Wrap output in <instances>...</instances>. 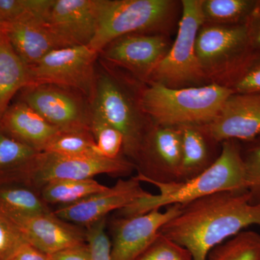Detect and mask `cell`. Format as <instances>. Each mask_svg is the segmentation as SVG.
<instances>
[{
    "label": "cell",
    "instance_id": "cb8c5ba5",
    "mask_svg": "<svg viewBox=\"0 0 260 260\" xmlns=\"http://www.w3.org/2000/svg\"><path fill=\"white\" fill-rule=\"evenodd\" d=\"M107 188L94 179H64L47 183L39 193L48 205L61 207L74 204Z\"/></svg>",
    "mask_w": 260,
    "mask_h": 260
},
{
    "label": "cell",
    "instance_id": "5bb4252c",
    "mask_svg": "<svg viewBox=\"0 0 260 260\" xmlns=\"http://www.w3.org/2000/svg\"><path fill=\"white\" fill-rule=\"evenodd\" d=\"M148 193L135 177L120 179L112 187L74 204L59 207L53 213L65 221L87 228L107 218L111 212L126 208Z\"/></svg>",
    "mask_w": 260,
    "mask_h": 260
},
{
    "label": "cell",
    "instance_id": "3957f363",
    "mask_svg": "<svg viewBox=\"0 0 260 260\" xmlns=\"http://www.w3.org/2000/svg\"><path fill=\"white\" fill-rule=\"evenodd\" d=\"M233 93L230 88L218 83L181 88L150 83L140 92L138 102L142 112L154 124L202 126L216 118Z\"/></svg>",
    "mask_w": 260,
    "mask_h": 260
},
{
    "label": "cell",
    "instance_id": "52a82bcc",
    "mask_svg": "<svg viewBox=\"0 0 260 260\" xmlns=\"http://www.w3.org/2000/svg\"><path fill=\"white\" fill-rule=\"evenodd\" d=\"M251 51L246 24H203L197 37V57L208 83L225 85Z\"/></svg>",
    "mask_w": 260,
    "mask_h": 260
},
{
    "label": "cell",
    "instance_id": "74e56055",
    "mask_svg": "<svg viewBox=\"0 0 260 260\" xmlns=\"http://www.w3.org/2000/svg\"><path fill=\"white\" fill-rule=\"evenodd\" d=\"M1 32H1V29H0V34H1Z\"/></svg>",
    "mask_w": 260,
    "mask_h": 260
},
{
    "label": "cell",
    "instance_id": "f1b7e54d",
    "mask_svg": "<svg viewBox=\"0 0 260 260\" xmlns=\"http://www.w3.org/2000/svg\"><path fill=\"white\" fill-rule=\"evenodd\" d=\"M90 129L99 156L110 159L122 157L124 138L117 129L92 112Z\"/></svg>",
    "mask_w": 260,
    "mask_h": 260
},
{
    "label": "cell",
    "instance_id": "e0dca14e",
    "mask_svg": "<svg viewBox=\"0 0 260 260\" xmlns=\"http://www.w3.org/2000/svg\"><path fill=\"white\" fill-rule=\"evenodd\" d=\"M103 0H54L49 23L68 47L87 46L99 28Z\"/></svg>",
    "mask_w": 260,
    "mask_h": 260
},
{
    "label": "cell",
    "instance_id": "f546056e",
    "mask_svg": "<svg viewBox=\"0 0 260 260\" xmlns=\"http://www.w3.org/2000/svg\"><path fill=\"white\" fill-rule=\"evenodd\" d=\"M234 93L260 94V50H252L225 83Z\"/></svg>",
    "mask_w": 260,
    "mask_h": 260
},
{
    "label": "cell",
    "instance_id": "603a6c76",
    "mask_svg": "<svg viewBox=\"0 0 260 260\" xmlns=\"http://www.w3.org/2000/svg\"><path fill=\"white\" fill-rule=\"evenodd\" d=\"M0 210L7 216H27L51 213L39 191L25 184L0 185Z\"/></svg>",
    "mask_w": 260,
    "mask_h": 260
},
{
    "label": "cell",
    "instance_id": "2e32d148",
    "mask_svg": "<svg viewBox=\"0 0 260 260\" xmlns=\"http://www.w3.org/2000/svg\"><path fill=\"white\" fill-rule=\"evenodd\" d=\"M8 217L29 244L47 255L86 243L85 228L58 218L53 211Z\"/></svg>",
    "mask_w": 260,
    "mask_h": 260
},
{
    "label": "cell",
    "instance_id": "4fadbf2b",
    "mask_svg": "<svg viewBox=\"0 0 260 260\" xmlns=\"http://www.w3.org/2000/svg\"><path fill=\"white\" fill-rule=\"evenodd\" d=\"M164 34H132L115 39L100 53L103 59L148 82L172 47Z\"/></svg>",
    "mask_w": 260,
    "mask_h": 260
},
{
    "label": "cell",
    "instance_id": "277c9868",
    "mask_svg": "<svg viewBox=\"0 0 260 260\" xmlns=\"http://www.w3.org/2000/svg\"><path fill=\"white\" fill-rule=\"evenodd\" d=\"M173 0H103L99 28L88 47L98 54L113 41L132 34H164L177 14Z\"/></svg>",
    "mask_w": 260,
    "mask_h": 260
},
{
    "label": "cell",
    "instance_id": "d6a6232c",
    "mask_svg": "<svg viewBox=\"0 0 260 260\" xmlns=\"http://www.w3.org/2000/svg\"><path fill=\"white\" fill-rule=\"evenodd\" d=\"M107 220V218H103L85 228L86 244L91 260H112L111 256L112 244L106 231Z\"/></svg>",
    "mask_w": 260,
    "mask_h": 260
},
{
    "label": "cell",
    "instance_id": "8fae6325",
    "mask_svg": "<svg viewBox=\"0 0 260 260\" xmlns=\"http://www.w3.org/2000/svg\"><path fill=\"white\" fill-rule=\"evenodd\" d=\"M20 92V102L60 131L90 130V103L78 92L52 85H34Z\"/></svg>",
    "mask_w": 260,
    "mask_h": 260
},
{
    "label": "cell",
    "instance_id": "8992f818",
    "mask_svg": "<svg viewBox=\"0 0 260 260\" xmlns=\"http://www.w3.org/2000/svg\"><path fill=\"white\" fill-rule=\"evenodd\" d=\"M91 112L114 126L124 138L123 155L134 162L151 121L143 114L139 102L115 77L108 73L97 75Z\"/></svg>",
    "mask_w": 260,
    "mask_h": 260
},
{
    "label": "cell",
    "instance_id": "9c48e42d",
    "mask_svg": "<svg viewBox=\"0 0 260 260\" xmlns=\"http://www.w3.org/2000/svg\"><path fill=\"white\" fill-rule=\"evenodd\" d=\"M135 169L134 162L123 156L110 159L97 155L70 156L43 151L39 152L32 160L28 182L39 191L51 181L93 179L100 174L124 177Z\"/></svg>",
    "mask_w": 260,
    "mask_h": 260
},
{
    "label": "cell",
    "instance_id": "d4e9b609",
    "mask_svg": "<svg viewBox=\"0 0 260 260\" xmlns=\"http://www.w3.org/2000/svg\"><path fill=\"white\" fill-rule=\"evenodd\" d=\"M256 0H202L203 24L244 25Z\"/></svg>",
    "mask_w": 260,
    "mask_h": 260
},
{
    "label": "cell",
    "instance_id": "4316f807",
    "mask_svg": "<svg viewBox=\"0 0 260 260\" xmlns=\"http://www.w3.org/2000/svg\"><path fill=\"white\" fill-rule=\"evenodd\" d=\"M54 0H0V26L22 21L48 22Z\"/></svg>",
    "mask_w": 260,
    "mask_h": 260
},
{
    "label": "cell",
    "instance_id": "8d00e7d4",
    "mask_svg": "<svg viewBox=\"0 0 260 260\" xmlns=\"http://www.w3.org/2000/svg\"><path fill=\"white\" fill-rule=\"evenodd\" d=\"M10 260H49V258L47 254L28 243L22 246Z\"/></svg>",
    "mask_w": 260,
    "mask_h": 260
},
{
    "label": "cell",
    "instance_id": "ac0fdd59",
    "mask_svg": "<svg viewBox=\"0 0 260 260\" xmlns=\"http://www.w3.org/2000/svg\"><path fill=\"white\" fill-rule=\"evenodd\" d=\"M0 29L28 68L37 64L51 51L69 47L48 22H18L1 25Z\"/></svg>",
    "mask_w": 260,
    "mask_h": 260
},
{
    "label": "cell",
    "instance_id": "e575fe53",
    "mask_svg": "<svg viewBox=\"0 0 260 260\" xmlns=\"http://www.w3.org/2000/svg\"><path fill=\"white\" fill-rule=\"evenodd\" d=\"M246 27L251 50H260V0H256Z\"/></svg>",
    "mask_w": 260,
    "mask_h": 260
},
{
    "label": "cell",
    "instance_id": "d6986e66",
    "mask_svg": "<svg viewBox=\"0 0 260 260\" xmlns=\"http://www.w3.org/2000/svg\"><path fill=\"white\" fill-rule=\"evenodd\" d=\"M0 131L42 152L60 130L25 103L18 101L11 104L2 117Z\"/></svg>",
    "mask_w": 260,
    "mask_h": 260
},
{
    "label": "cell",
    "instance_id": "836d02e7",
    "mask_svg": "<svg viewBox=\"0 0 260 260\" xmlns=\"http://www.w3.org/2000/svg\"><path fill=\"white\" fill-rule=\"evenodd\" d=\"M25 244L15 224L0 210V260H10Z\"/></svg>",
    "mask_w": 260,
    "mask_h": 260
},
{
    "label": "cell",
    "instance_id": "5b68a950",
    "mask_svg": "<svg viewBox=\"0 0 260 260\" xmlns=\"http://www.w3.org/2000/svg\"><path fill=\"white\" fill-rule=\"evenodd\" d=\"M181 16L177 37L167 55L154 70L147 83L181 88L208 84L200 70L196 40L203 25L202 0L181 1Z\"/></svg>",
    "mask_w": 260,
    "mask_h": 260
},
{
    "label": "cell",
    "instance_id": "484cf974",
    "mask_svg": "<svg viewBox=\"0 0 260 260\" xmlns=\"http://www.w3.org/2000/svg\"><path fill=\"white\" fill-rule=\"evenodd\" d=\"M207 260H260V234L243 231L215 246Z\"/></svg>",
    "mask_w": 260,
    "mask_h": 260
},
{
    "label": "cell",
    "instance_id": "7402d4cb",
    "mask_svg": "<svg viewBox=\"0 0 260 260\" xmlns=\"http://www.w3.org/2000/svg\"><path fill=\"white\" fill-rule=\"evenodd\" d=\"M39 153L0 131V185L19 183L29 186V170Z\"/></svg>",
    "mask_w": 260,
    "mask_h": 260
},
{
    "label": "cell",
    "instance_id": "4dcf8cb0",
    "mask_svg": "<svg viewBox=\"0 0 260 260\" xmlns=\"http://www.w3.org/2000/svg\"><path fill=\"white\" fill-rule=\"evenodd\" d=\"M242 154L250 203L260 204V135L250 142L242 143Z\"/></svg>",
    "mask_w": 260,
    "mask_h": 260
},
{
    "label": "cell",
    "instance_id": "1f68e13d",
    "mask_svg": "<svg viewBox=\"0 0 260 260\" xmlns=\"http://www.w3.org/2000/svg\"><path fill=\"white\" fill-rule=\"evenodd\" d=\"M135 260H193L186 248L159 233L155 240Z\"/></svg>",
    "mask_w": 260,
    "mask_h": 260
},
{
    "label": "cell",
    "instance_id": "d590c367",
    "mask_svg": "<svg viewBox=\"0 0 260 260\" xmlns=\"http://www.w3.org/2000/svg\"><path fill=\"white\" fill-rule=\"evenodd\" d=\"M47 256L49 260H91L86 243Z\"/></svg>",
    "mask_w": 260,
    "mask_h": 260
},
{
    "label": "cell",
    "instance_id": "ba28073f",
    "mask_svg": "<svg viewBox=\"0 0 260 260\" xmlns=\"http://www.w3.org/2000/svg\"><path fill=\"white\" fill-rule=\"evenodd\" d=\"M98 55L88 45L51 51L29 67V86L62 87L78 92L91 102L96 85L95 61Z\"/></svg>",
    "mask_w": 260,
    "mask_h": 260
},
{
    "label": "cell",
    "instance_id": "7c38bea8",
    "mask_svg": "<svg viewBox=\"0 0 260 260\" xmlns=\"http://www.w3.org/2000/svg\"><path fill=\"white\" fill-rule=\"evenodd\" d=\"M181 205L154 210L135 216L113 218L112 260H135L155 240L161 228L180 213Z\"/></svg>",
    "mask_w": 260,
    "mask_h": 260
},
{
    "label": "cell",
    "instance_id": "ffe728a7",
    "mask_svg": "<svg viewBox=\"0 0 260 260\" xmlns=\"http://www.w3.org/2000/svg\"><path fill=\"white\" fill-rule=\"evenodd\" d=\"M181 135L180 181L189 180L211 167L218 158L216 146L202 126H179ZM221 151V150H220Z\"/></svg>",
    "mask_w": 260,
    "mask_h": 260
},
{
    "label": "cell",
    "instance_id": "7a4b0ae2",
    "mask_svg": "<svg viewBox=\"0 0 260 260\" xmlns=\"http://www.w3.org/2000/svg\"><path fill=\"white\" fill-rule=\"evenodd\" d=\"M159 192H148L117 212L122 217L135 216L171 205H184L205 197L232 190H247L242 143L228 140L221 143L217 160L204 172L189 180L172 184H153Z\"/></svg>",
    "mask_w": 260,
    "mask_h": 260
},
{
    "label": "cell",
    "instance_id": "83f0119b",
    "mask_svg": "<svg viewBox=\"0 0 260 260\" xmlns=\"http://www.w3.org/2000/svg\"><path fill=\"white\" fill-rule=\"evenodd\" d=\"M44 151L70 156H99L90 130L60 131L49 142Z\"/></svg>",
    "mask_w": 260,
    "mask_h": 260
},
{
    "label": "cell",
    "instance_id": "30bf717a",
    "mask_svg": "<svg viewBox=\"0 0 260 260\" xmlns=\"http://www.w3.org/2000/svg\"><path fill=\"white\" fill-rule=\"evenodd\" d=\"M181 162L180 127L151 122L134 162L138 170L135 177L150 184L179 182Z\"/></svg>",
    "mask_w": 260,
    "mask_h": 260
},
{
    "label": "cell",
    "instance_id": "9a60e30c",
    "mask_svg": "<svg viewBox=\"0 0 260 260\" xmlns=\"http://www.w3.org/2000/svg\"><path fill=\"white\" fill-rule=\"evenodd\" d=\"M202 127L220 144L228 140L246 143L255 139L260 135V94L233 93L216 118Z\"/></svg>",
    "mask_w": 260,
    "mask_h": 260
},
{
    "label": "cell",
    "instance_id": "44dd1931",
    "mask_svg": "<svg viewBox=\"0 0 260 260\" xmlns=\"http://www.w3.org/2000/svg\"><path fill=\"white\" fill-rule=\"evenodd\" d=\"M29 86L28 68L0 34V120L18 92Z\"/></svg>",
    "mask_w": 260,
    "mask_h": 260
},
{
    "label": "cell",
    "instance_id": "6da1fadb",
    "mask_svg": "<svg viewBox=\"0 0 260 260\" xmlns=\"http://www.w3.org/2000/svg\"><path fill=\"white\" fill-rule=\"evenodd\" d=\"M251 225L260 227V204H251L248 190L223 191L181 205L159 233L186 248L193 260H207L215 246Z\"/></svg>",
    "mask_w": 260,
    "mask_h": 260
}]
</instances>
